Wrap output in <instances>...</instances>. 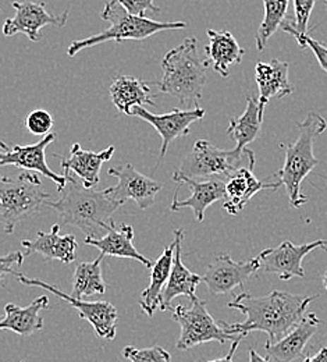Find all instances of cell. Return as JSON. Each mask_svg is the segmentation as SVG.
<instances>
[{
    "mask_svg": "<svg viewBox=\"0 0 327 362\" xmlns=\"http://www.w3.org/2000/svg\"><path fill=\"white\" fill-rule=\"evenodd\" d=\"M316 297L291 294L280 290H273L263 297L242 293L227 307L244 314L245 320L239 323L220 322V325L230 334L248 336L252 332H265L269 336L266 343H278L304 319L308 305Z\"/></svg>",
    "mask_w": 327,
    "mask_h": 362,
    "instance_id": "obj_1",
    "label": "cell"
},
{
    "mask_svg": "<svg viewBox=\"0 0 327 362\" xmlns=\"http://www.w3.org/2000/svg\"><path fill=\"white\" fill-rule=\"evenodd\" d=\"M64 176L67 182L60 192L61 197L56 202L47 201V206L59 214L63 223L78 227L87 238L97 240L103 237L114 223L113 215L121 204L110 198L106 189L87 188L70 173Z\"/></svg>",
    "mask_w": 327,
    "mask_h": 362,
    "instance_id": "obj_2",
    "label": "cell"
},
{
    "mask_svg": "<svg viewBox=\"0 0 327 362\" xmlns=\"http://www.w3.org/2000/svg\"><path fill=\"white\" fill-rule=\"evenodd\" d=\"M298 138L291 144H280L284 151V165L276 173L280 184L285 187L291 208H301L308 198L301 192V184L318 166L319 160L314 155L315 139L325 133L326 120L316 112H309L304 122L297 124Z\"/></svg>",
    "mask_w": 327,
    "mask_h": 362,
    "instance_id": "obj_3",
    "label": "cell"
},
{
    "mask_svg": "<svg viewBox=\"0 0 327 362\" xmlns=\"http://www.w3.org/2000/svg\"><path fill=\"white\" fill-rule=\"evenodd\" d=\"M206 64L199 57L196 38H187L182 45L169 50L162 60V93L177 98L183 106L198 107L206 84Z\"/></svg>",
    "mask_w": 327,
    "mask_h": 362,
    "instance_id": "obj_4",
    "label": "cell"
},
{
    "mask_svg": "<svg viewBox=\"0 0 327 362\" xmlns=\"http://www.w3.org/2000/svg\"><path fill=\"white\" fill-rule=\"evenodd\" d=\"M100 18L110 23L109 28L103 30L99 34H95L90 38L71 42L67 47V54L70 57L76 56L81 50H85L88 47L100 45L105 42H112V41L123 42L126 40L143 41L162 31L187 28V24L183 21L162 23V21H155L146 17L131 16L117 0H109L105 4L103 10L100 11Z\"/></svg>",
    "mask_w": 327,
    "mask_h": 362,
    "instance_id": "obj_5",
    "label": "cell"
},
{
    "mask_svg": "<svg viewBox=\"0 0 327 362\" xmlns=\"http://www.w3.org/2000/svg\"><path fill=\"white\" fill-rule=\"evenodd\" d=\"M52 195L41 188V179L24 170L17 177L0 176V225L11 234L21 221L41 212Z\"/></svg>",
    "mask_w": 327,
    "mask_h": 362,
    "instance_id": "obj_6",
    "label": "cell"
},
{
    "mask_svg": "<svg viewBox=\"0 0 327 362\" xmlns=\"http://www.w3.org/2000/svg\"><path fill=\"white\" fill-rule=\"evenodd\" d=\"M245 166H255V153L251 149H220L206 139H198L179 172L189 179H229Z\"/></svg>",
    "mask_w": 327,
    "mask_h": 362,
    "instance_id": "obj_7",
    "label": "cell"
},
{
    "mask_svg": "<svg viewBox=\"0 0 327 362\" xmlns=\"http://www.w3.org/2000/svg\"><path fill=\"white\" fill-rule=\"evenodd\" d=\"M173 319L180 325L182 333L177 340V350H189L203 343L218 341L225 344L226 340H238L246 334H230L220 322H216L206 308V301L199 298L191 301V305H176L170 308Z\"/></svg>",
    "mask_w": 327,
    "mask_h": 362,
    "instance_id": "obj_8",
    "label": "cell"
},
{
    "mask_svg": "<svg viewBox=\"0 0 327 362\" xmlns=\"http://www.w3.org/2000/svg\"><path fill=\"white\" fill-rule=\"evenodd\" d=\"M18 281L24 286L30 287H40L44 288L49 293L54 294L60 300L69 303L74 310L78 311L80 317L90 322L91 326L94 327L95 333L97 337L105 339V340H113L116 337V329H117V310L113 304L107 301H87V300H80L74 298L71 294H67L54 286L45 283L38 279H31L24 276L23 273H17L16 276Z\"/></svg>",
    "mask_w": 327,
    "mask_h": 362,
    "instance_id": "obj_9",
    "label": "cell"
},
{
    "mask_svg": "<svg viewBox=\"0 0 327 362\" xmlns=\"http://www.w3.org/2000/svg\"><path fill=\"white\" fill-rule=\"evenodd\" d=\"M11 6L16 10L14 17H10L3 24V35L13 37L17 34H25L30 41L40 42L41 30L47 25L64 27L70 11L66 10L61 14L47 13V3L44 1H13Z\"/></svg>",
    "mask_w": 327,
    "mask_h": 362,
    "instance_id": "obj_10",
    "label": "cell"
},
{
    "mask_svg": "<svg viewBox=\"0 0 327 362\" xmlns=\"http://www.w3.org/2000/svg\"><path fill=\"white\" fill-rule=\"evenodd\" d=\"M57 136L54 133H49L40 142L32 145H14L8 148V145L0 141V168L1 166H16L18 169L27 172H35L44 175L47 179L57 185V191L61 192L66 187L67 179L63 175L54 173L47 162V148L56 141Z\"/></svg>",
    "mask_w": 327,
    "mask_h": 362,
    "instance_id": "obj_11",
    "label": "cell"
},
{
    "mask_svg": "<svg viewBox=\"0 0 327 362\" xmlns=\"http://www.w3.org/2000/svg\"><path fill=\"white\" fill-rule=\"evenodd\" d=\"M206 112L202 107L194 109H174L170 113L155 115L146 110L143 106H134L131 109V115L141 120L149 123L162 138L160 152H159V163H162L163 158L167 153L169 145L179 136H186L189 134V127L205 117Z\"/></svg>",
    "mask_w": 327,
    "mask_h": 362,
    "instance_id": "obj_12",
    "label": "cell"
},
{
    "mask_svg": "<svg viewBox=\"0 0 327 362\" xmlns=\"http://www.w3.org/2000/svg\"><path fill=\"white\" fill-rule=\"evenodd\" d=\"M109 176L117 179V184L114 187L106 188L110 198L121 205L126 201L133 199L141 209L150 208L155 204L156 195L163 188V182L149 179L140 173L131 163L110 168Z\"/></svg>",
    "mask_w": 327,
    "mask_h": 362,
    "instance_id": "obj_13",
    "label": "cell"
},
{
    "mask_svg": "<svg viewBox=\"0 0 327 362\" xmlns=\"http://www.w3.org/2000/svg\"><path fill=\"white\" fill-rule=\"evenodd\" d=\"M327 251L326 240H316L309 244L294 245L291 241H283L276 248L263 250L256 259L259 261L261 269L266 273H275L281 280L287 281L292 277H305L302 261L315 250Z\"/></svg>",
    "mask_w": 327,
    "mask_h": 362,
    "instance_id": "obj_14",
    "label": "cell"
},
{
    "mask_svg": "<svg viewBox=\"0 0 327 362\" xmlns=\"http://www.w3.org/2000/svg\"><path fill=\"white\" fill-rule=\"evenodd\" d=\"M261 269L256 258L244 262H235L229 255L220 254L202 276V281L213 296H222L233 293L237 287H241L249 277Z\"/></svg>",
    "mask_w": 327,
    "mask_h": 362,
    "instance_id": "obj_15",
    "label": "cell"
},
{
    "mask_svg": "<svg viewBox=\"0 0 327 362\" xmlns=\"http://www.w3.org/2000/svg\"><path fill=\"white\" fill-rule=\"evenodd\" d=\"M173 181H176L180 185L187 184L191 188V195L187 199L180 201L177 194H174L170 211L179 212L184 208H189L192 209L198 222H203L205 212L212 204L225 199L226 197V181L223 179H189L182 175L179 170H176L173 173Z\"/></svg>",
    "mask_w": 327,
    "mask_h": 362,
    "instance_id": "obj_16",
    "label": "cell"
},
{
    "mask_svg": "<svg viewBox=\"0 0 327 362\" xmlns=\"http://www.w3.org/2000/svg\"><path fill=\"white\" fill-rule=\"evenodd\" d=\"M322 320L316 314H307L304 319L290 330L278 343H266L265 350L268 360L272 362H292L304 357V350L312 336L318 332Z\"/></svg>",
    "mask_w": 327,
    "mask_h": 362,
    "instance_id": "obj_17",
    "label": "cell"
},
{
    "mask_svg": "<svg viewBox=\"0 0 327 362\" xmlns=\"http://www.w3.org/2000/svg\"><path fill=\"white\" fill-rule=\"evenodd\" d=\"M280 181H261L254 175V166L238 169L226 180V197L223 208L230 215H238L246 204L262 189H278Z\"/></svg>",
    "mask_w": 327,
    "mask_h": 362,
    "instance_id": "obj_18",
    "label": "cell"
},
{
    "mask_svg": "<svg viewBox=\"0 0 327 362\" xmlns=\"http://www.w3.org/2000/svg\"><path fill=\"white\" fill-rule=\"evenodd\" d=\"M174 238L177 241L176 251H174V261L173 268L170 272L169 280L166 283V287L162 294V305L160 311H169L172 308V301L176 297L186 296L191 301L196 300V287L202 281V276L192 273L186 268L182 259V241L184 238L183 228L174 230Z\"/></svg>",
    "mask_w": 327,
    "mask_h": 362,
    "instance_id": "obj_19",
    "label": "cell"
},
{
    "mask_svg": "<svg viewBox=\"0 0 327 362\" xmlns=\"http://www.w3.org/2000/svg\"><path fill=\"white\" fill-rule=\"evenodd\" d=\"M59 225H53L49 233L38 231L34 240H24L21 245L27 250V255L41 254L47 261H59L71 264L77 258L78 243L73 234L60 235Z\"/></svg>",
    "mask_w": 327,
    "mask_h": 362,
    "instance_id": "obj_20",
    "label": "cell"
},
{
    "mask_svg": "<svg viewBox=\"0 0 327 362\" xmlns=\"http://www.w3.org/2000/svg\"><path fill=\"white\" fill-rule=\"evenodd\" d=\"M288 67L290 64L287 62H281L279 59H273L269 63H256L255 80L259 90L258 100L262 115L270 99L288 96L295 90L288 80Z\"/></svg>",
    "mask_w": 327,
    "mask_h": 362,
    "instance_id": "obj_21",
    "label": "cell"
},
{
    "mask_svg": "<svg viewBox=\"0 0 327 362\" xmlns=\"http://www.w3.org/2000/svg\"><path fill=\"white\" fill-rule=\"evenodd\" d=\"M134 228L130 225H116L113 223L109 227L107 233L97 238L91 240L85 238V245H93L100 251L102 255L114 257V258H127L141 262L145 268L150 269L153 262L145 258L140 251L136 248L134 243Z\"/></svg>",
    "mask_w": 327,
    "mask_h": 362,
    "instance_id": "obj_22",
    "label": "cell"
},
{
    "mask_svg": "<svg viewBox=\"0 0 327 362\" xmlns=\"http://www.w3.org/2000/svg\"><path fill=\"white\" fill-rule=\"evenodd\" d=\"M114 153V146H109L100 152L84 151L80 144H74L67 159L60 158V165L64 175L74 172L81 180L84 187L95 188L99 184V173L105 162H109Z\"/></svg>",
    "mask_w": 327,
    "mask_h": 362,
    "instance_id": "obj_23",
    "label": "cell"
},
{
    "mask_svg": "<svg viewBox=\"0 0 327 362\" xmlns=\"http://www.w3.org/2000/svg\"><path fill=\"white\" fill-rule=\"evenodd\" d=\"M208 37L209 44L205 47V64L210 66L222 77H229L230 67L242 62L245 49L239 46L233 34L227 30H208Z\"/></svg>",
    "mask_w": 327,
    "mask_h": 362,
    "instance_id": "obj_24",
    "label": "cell"
},
{
    "mask_svg": "<svg viewBox=\"0 0 327 362\" xmlns=\"http://www.w3.org/2000/svg\"><path fill=\"white\" fill-rule=\"evenodd\" d=\"M49 308L47 296H41L32 301L28 307H18L16 304H6V315L0 319V330H11L23 337H30L35 332L44 329V319L41 311Z\"/></svg>",
    "mask_w": 327,
    "mask_h": 362,
    "instance_id": "obj_25",
    "label": "cell"
},
{
    "mask_svg": "<svg viewBox=\"0 0 327 362\" xmlns=\"http://www.w3.org/2000/svg\"><path fill=\"white\" fill-rule=\"evenodd\" d=\"M176 244L177 241L174 238L173 243L165 248L160 258L156 262H153V267L150 268L149 286L142 291L140 301L141 308L148 317H153L155 311L160 310L162 294L173 268Z\"/></svg>",
    "mask_w": 327,
    "mask_h": 362,
    "instance_id": "obj_26",
    "label": "cell"
},
{
    "mask_svg": "<svg viewBox=\"0 0 327 362\" xmlns=\"http://www.w3.org/2000/svg\"><path fill=\"white\" fill-rule=\"evenodd\" d=\"M110 98L119 113L130 116L134 106H155L146 83L131 76H117L110 86Z\"/></svg>",
    "mask_w": 327,
    "mask_h": 362,
    "instance_id": "obj_27",
    "label": "cell"
},
{
    "mask_svg": "<svg viewBox=\"0 0 327 362\" xmlns=\"http://www.w3.org/2000/svg\"><path fill=\"white\" fill-rule=\"evenodd\" d=\"M263 122V115L259 109L258 96L249 93L246 95V107L244 113L238 117H232L227 134L235 142L237 149H245L251 142H254L261 134Z\"/></svg>",
    "mask_w": 327,
    "mask_h": 362,
    "instance_id": "obj_28",
    "label": "cell"
},
{
    "mask_svg": "<svg viewBox=\"0 0 327 362\" xmlns=\"http://www.w3.org/2000/svg\"><path fill=\"white\" fill-rule=\"evenodd\" d=\"M105 255H99L94 262H80L76 267L73 277L74 298L83 300L84 297L103 296L107 291V284L102 274V261Z\"/></svg>",
    "mask_w": 327,
    "mask_h": 362,
    "instance_id": "obj_29",
    "label": "cell"
},
{
    "mask_svg": "<svg viewBox=\"0 0 327 362\" xmlns=\"http://www.w3.org/2000/svg\"><path fill=\"white\" fill-rule=\"evenodd\" d=\"M290 0H263L265 17L258 28L255 41L258 50H263L269 40L276 34L287 16Z\"/></svg>",
    "mask_w": 327,
    "mask_h": 362,
    "instance_id": "obj_30",
    "label": "cell"
},
{
    "mask_svg": "<svg viewBox=\"0 0 327 362\" xmlns=\"http://www.w3.org/2000/svg\"><path fill=\"white\" fill-rule=\"evenodd\" d=\"M283 31H285V33H288V34H291L292 37H294V40L298 42V45L301 49H305V47H309L312 52H314V54L316 56V59H318V63H319V66L322 67V70L325 71L327 74V47L325 45H322L321 42H318L316 40H314L312 37H309L308 34H299V33H297L294 28H292V25H291V23H287V21H283V24H281L280 27Z\"/></svg>",
    "mask_w": 327,
    "mask_h": 362,
    "instance_id": "obj_31",
    "label": "cell"
},
{
    "mask_svg": "<svg viewBox=\"0 0 327 362\" xmlns=\"http://www.w3.org/2000/svg\"><path fill=\"white\" fill-rule=\"evenodd\" d=\"M123 357L130 362H172V356L160 346L137 349L127 346L123 349Z\"/></svg>",
    "mask_w": 327,
    "mask_h": 362,
    "instance_id": "obj_32",
    "label": "cell"
},
{
    "mask_svg": "<svg viewBox=\"0 0 327 362\" xmlns=\"http://www.w3.org/2000/svg\"><path fill=\"white\" fill-rule=\"evenodd\" d=\"M25 126L31 134L45 136L53 127V117L47 110L38 109L27 116Z\"/></svg>",
    "mask_w": 327,
    "mask_h": 362,
    "instance_id": "obj_33",
    "label": "cell"
},
{
    "mask_svg": "<svg viewBox=\"0 0 327 362\" xmlns=\"http://www.w3.org/2000/svg\"><path fill=\"white\" fill-rule=\"evenodd\" d=\"M315 0H294L295 21L291 23L292 28L299 34H308V25L311 13L314 10Z\"/></svg>",
    "mask_w": 327,
    "mask_h": 362,
    "instance_id": "obj_34",
    "label": "cell"
},
{
    "mask_svg": "<svg viewBox=\"0 0 327 362\" xmlns=\"http://www.w3.org/2000/svg\"><path fill=\"white\" fill-rule=\"evenodd\" d=\"M131 16L145 17L148 11L160 13V7L155 6V0H117Z\"/></svg>",
    "mask_w": 327,
    "mask_h": 362,
    "instance_id": "obj_35",
    "label": "cell"
},
{
    "mask_svg": "<svg viewBox=\"0 0 327 362\" xmlns=\"http://www.w3.org/2000/svg\"><path fill=\"white\" fill-rule=\"evenodd\" d=\"M24 254L21 251H13L7 255L0 257V283L4 280L7 274L17 276L18 272L14 271V267H20L24 262Z\"/></svg>",
    "mask_w": 327,
    "mask_h": 362,
    "instance_id": "obj_36",
    "label": "cell"
},
{
    "mask_svg": "<svg viewBox=\"0 0 327 362\" xmlns=\"http://www.w3.org/2000/svg\"><path fill=\"white\" fill-rule=\"evenodd\" d=\"M242 339H244V337H241V339H238V340H234L233 343H232V347H230V351H229L225 357L206 362H234V354H235V351H237V349H238V346H239V343H241Z\"/></svg>",
    "mask_w": 327,
    "mask_h": 362,
    "instance_id": "obj_37",
    "label": "cell"
},
{
    "mask_svg": "<svg viewBox=\"0 0 327 362\" xmlns=\"http://www.w3.org/2000/svg\"><path fill=\"white\" fill-rule=\"evenodd\" d=\"M304 362H327V347H322L315 356L305 357Z\"/></svg>",
    "mask_w": 327,
    "mask_h": 362,
    "instance_id": "obj_38",
    "label": "cell"
},
{
    "mask_svg": "<svg viewBox=\"0 0 327 362\" xmlns=\"http://www.w3.org/2000/svg\"><path fill=\"white\" fill-rule=\"evenodd\" d=\"M249 362H270L268 358H263L262 356H259L255 350L249 351Z\"/></svg>",
    "mask_w": 327,
    "mask_h": 362,
    "instance_id": "obj_39",
    "label": "cell"
},
{
    "mask_svg": "<svg viewBox=\"0 0 327 362\" xmlns=\"http://www.w3.org/2000/svg\"><path fill=\"white\" fill-rule=\"evenodd\" d=\"M323 287L327 290V271L325 272V274H323Z\"/></svg>",
    "mask_w": 327,
    "mask_h": 362,
    "instance_id": "obj_40",
    "label": "cell"
},
{
    "mask_svg": "<svg viewBox=\"0 0 327 362\" xmlns=\"http://www.w3.org/2000/svg\"><path fill=\"white\" fill-rule=\"evenodd\" d=\"M323 3H325V4L327 6V0H323Z\"/></svg>",
    "mask_w": 327,
    "mask_h": 362,
    "instance_id": "obj_41",
    "label": "cell"
}]
</instances>
